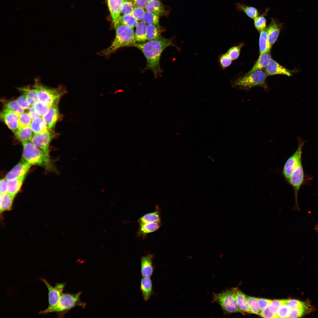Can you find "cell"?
<instances>
[{"label":"cell","mask_w":318,"mask_h":318,"mask_svg":"<svg viewBox=\"0 0 318 318\" xmlns=\"http://www.w3.org/2000/svg\"><path fill=\"white\" fill-rule=\"evenodd\" d=\"M170 46L178 48L172 39L160 37L145 43H135L132 47L138 49L143 52L147 60L146 69L152 71L156 77L162 72L160 65L161 53L166 48Z\"/></svg>","instance_id":"1"},{"label":"cell","mask_w":318,"mask_h":318,"mask_svg":"<svg viewBox=\"0 0 318 318\" xmlns=\"http://www.w3.org/2000/svg\"><path fill=\"white\" fill-rule=\"evenodd\" d=\"M115 37L110 45L100 53L102 56H108L119 48L126 46H132L135 44L133 28L121 23L115 28Z\"/></svg>","instance_id":"2"},{"label":"cell","mask_w":318,"mask_h":318,"mask_svg":"<svg viewBox=\"0 0 318 318\" xmlns=\"http://www.w3.org/2000/svg\"><path fill=\"white\" fill-rule=\"evenodd\" d=\"M24 160L30 165H37L52 170L54 167L50 156L35 146L31 141L22 143Z\"/></svg>","instance_id":"3"},{"label":"cell","mask_w":318,"mask_h":318,"mask_svg":"<svg viewBox=\"0 0 318 318\" xmlns=\"http://www.w3.org/2000/svg\"><path fill=\"white\" fill-rule=\"evenodd\" d=\"M33 87L36 91L37 101L44 102L50 107L55 101L59 100L66 90L62 85L56 88L48 87L42 84L39 77L35 78Z\"/></svg>","instance_id":"4"},{"label":"cell","mask_w":318,"mask_h":318,"mask_svg":"<svg viewBox=\"0 0 318 318\" xmlns=\"http://www.w3.org/2000/svg\"><path fill=\"white\" fill-rule=\"evenodd\" d=\"M267 76L262 69L258 70L231 80V85L233 87L238 89L248 90L255 86H260L266 90L268 88L266 83Z\"/></svg>","instance_id":"5"},{"label":"cell","mask_w":318,"mask_h":318,"mask_svg":"<svg viewBox=\"0 0 318 318\" xmlns=\"http://www.w3.org/2000/svg\"><path fill=\"white\" fill-rule=\"evenodd\" d=\"M81 292H79L76 294H71L67 293H62L59 299L55 306L51 307H47L43 311H40V314H46L51 312H56L59 316L69 310L77 305L81 304L80 297Z\"/></svg>","instance_id":"6"},{"label":"cell","mask_w":318,"mask_h":318,"mask_svg":"<svg viewBox=\"0 0 318 318\" xmlns=\"http://www.w3.org/2000/svg\"><path fill=\"white\" fill-rule=\"evenodd\" d=\"M212 302H216L221 306L225 315L241 312L236 300L233 288L225 290L218 293H214Z\"/></svg>","instance_id":"7"},{"label":"cell","mask_w":318,"mask_h":318,"mask_svg":"<svg viewBox=\"0 0 318 318\" xmlns=\"http://www.w3.org/2000/svg\"><path fill=\"white\" fill-rule=\"evenodd\" d=\"M304 174L302 162V155L297 162V165L290 178L289 183L292 187L294 193L295 204L294 209L299 210L298 203V191L304 181Z\"/></svg>","instance_id":"8"},{"label":"cell","mask_w":318,"mask_h":318,"mask_svg":"<svg viewBox=\"0 0 318 318\" xmlns=\"http://www.w3.org/2000/svg\"><path fill=\"white\" fill-rule=\"evenodd\" d=\"M52 131L48 130L42 133L34 134L31 141L38 148L48 156L49 155V146L51 140L56 136Z\"/></svg>","instance_id":"9"},{"label":"cell","mask_w":318,"mask_h":318,"mask_svg":"<svg viewBox=\"0 0 318 318\" xmlns=\"http://www.w3.org/2000/svg\"><path fill=\"white\" fill-rule=\"evenodd\" d=\"M304 144V141L299 139L297 149L293 154L286 162L283 169L282 173L285 179L289 183L290 177L294 171L300 157L302 155V149Z\"/></svg>","instance_id":"10"},{"label":"cell","mask_w":318,"mask_h":318,"mask_svg":"<svg viewBox=\"0 0 318 318\" xmlns=\"http://www.w3.org/2000/svg\"><path fill=\"white\" fill-rule=\"evenodd\" d=\"M42 281L46 285L48 291V307L56 305L58 302L66 285L65 283H56L55 286H52L45 279L42 278Z\"/></svg>","instance_id":"11"},{"label":"cell","mask_w":318,"mask_h":318,"mask_svg":"<svg viewBox=\"0 0 318 318\" xmlns=\"http://www.w3.org/2000/svg\"><path fill=\"white\" fill-rule=\"evenodd\" d=\"M19 116L14 112L4 108L0 115L1 120L14 133L19 129Z\"/></svg>","instance_id":"12"},{"label":"cell","mask_w":318,"mask_h":318,"mask_svg":"<svg viewBox=\"0 0 318 318\" xmlns=\"http://www.w3.org/2000/svg\"><path fill=\"white\" fill-rule=\"evenodd\" d=\"M59 101V100H58L54 102L49 108L47 114L43 117L49 130L52 131L60 117V115L58 107Z\"/></svg>","instance_id":"13"},{"label":"cell","mask_w":318,"mask_h":318,"mask_svg":"<svg viewBox=\"0 0 318 318\" xmlns=\"http://www.w3.org/2000/svg\"><path fill=\"white\" fill-rule=\"evenodd\" d=\"M31 166V165L24 160L16 165L6 174L5 178L9 181L26 174Z\"/></svg>","instance_id":"14"},{"label":"cell","mask_w":318,"mask_h":318,"mask_svg":"<svg viewBox=\"0 0 318 318\" xmlns=\"http://www.w3.org/2000/svg\"><path fill=\"white\" fill-rule=\"evenodd\" d=\"M124 0H107L109 9L115 28L120 23V14Z\"/></svg>","instance_id":"15"},{"label":"cell","mask_w":318,"mask_h":318,"mask_svg":"<svg viewBox=\"0 0 318 318\" xmlns=\"http://www.w3.org/2000/svg\"><path fill=\"white\" fill-rule=\"evenodd\" d=\"M264 72L267 76L275 74H282L290 77L292 75L291 71L289 70L272 59L266 68Z\"/></svg>","instance_id":"16"},{"label":"cell","mask_w":318,"mask_h":318,"mask_svg":"<svg viewBox=\"0 0 318 318\" xmlns=\"http://www.w3.org/2000/svg\"><path fill=\"white\" fill-rule=\"evenodd\" d=\"M282 26V24L277 20L271 19V22L267 27L268 41L271 47L276 40Z\"/></svg>","instance_id":"17"},{"label":"cell","mask_w":318,"mask_h":318,"mask_svg":"<svg viewBox=\"0 0 318 318\" xmlns=\"http://www.w3.org/2000/svg\"><path fill=\"white\" fill-rule=\"evenodd\" d=\"M153 256L148 254L141 258V272L143 277H150L153 271Z\"/></svg>","instance_id":"18"},{"label":"cell","mask_w":318,"mask_h":318,"mask_svg":"<svg viewBox=\"0 0 318 318\" xmlns=\"http://www.w3.org/2000/svg\"><path fill=\"white\" fill-rule=\"evenodd\" d=\"M162 224L161 222H154L140 225L136 232V236L144 239L148 234L158 230Z\"/></svg>","instance_id":"19"},{"label":"cell","mask_w":318,"mask_h":318,"mask_svg":"<svg viewBox=\"0 0 318 318\" xmlns=\"http://www.w3.org/2000/svg\"><path fill=\"white\" fill-rule=\"evenodd\" d=\"M236 302L241 313H252L250 309L246 298V296L238 288H233Z\"/></svg>","instance_id":"20"},{"label":"cell","mask_w":318,"mask_h":318,"mask_svg":"<svg viewBox=\"0 0 318 318\" xmlns=\"http://www.w3.org/2000/svg\"><path fill=\"white\" fill-rule=\"evenodd\" d=\"M160 213V208L157 205L154 211L145 214L138 220L137 222L139 225L154 222H161Z\"/></svg>","instance_id":"21"},{"label":"cell","mask_w":318,"mask_h":318,"mask_svg":"<svg viewBox=\"0 0 318 318\" xmlns=\"http://www.w3.org/2000/svg\"><path fill=\"white\" fill-rule=\"evenodd\" d=\"M272 59L271 50L260 55L256 63L252 69L246 74H249L256 70L266 68Z\"/></svg>","instance_id":"22"},{"label":"cell","mask_w":318,"mask_h":318,"mask_svg":"<svg viewBox=\"0 0 318 318\" xmlns=\"http://www.w3.org/2000/svg\"><path fill=\"white\" fill-rule=\"evenodd\" d=\"M140 289L144 300H148L153 293L152 284L150 277H143L140 281Z\"/></svg>","instance_id":"23"},{"label":"cell","mask_w":318,"mask_h":318,"mask_svg":"<svg viewBox=\"0 0 318 318\" xmlns=\"http://www.w3.org/2000/svg\"><path fill=\"white\" fill-rule=\"evenodd\" d=\"M146 11L150 12L159 16L165 14V9L159 0H149L145 8Z\"/></svg>","instance_id":"24"},{"label":"cell","mask_w":318,"mask_h":318,"mask_svg":"<svg viewBox=\"0 0 318 318\" xmlns=\"http://www.w3.org/2000/svg\"><path fill=\"white\" fill-rule=\"evenodd\" d=\"M30 127L34 134L43 133L48 130L43 117L39 116L32 119Z\"/></svg>","instance_id":"25"},{"label":"cell","mask_w":318,"mask_h":318,"mask_svg":"<svg viewBox=\"0 0 318 318\" xmlns=\"http://www.w3.org/2000/svg\"><path fill=\"white\" fill-rule=\"evenodd\" d=\"M26 174L8 181V193L14 196L19 191Z\"/></svg>","instance_id":"26"},{"label":"cell","mask_w":318,"mask_h":318,"mask_svg":"<svg viewBox=\"0 0 318 318\" xmlns=\"http://www.w3.org/2000/svg\"><path fill=\"white\" fill-rule=\"evenodd\" d=\"M260 34L259 49L261 55L270 50L271 47L268 41L267 27Z\"/></svg>","instance_id":"27"},{"label":"cell","mask_w":318,"mask_h":318,"mask_svg":"<svg viewBox=\"0 0 318 318\" xmlns=\"http://www.w3.org/2000/svg\"><path fill=\"white\" fill-rule=\"evenodd\" d=\"M30 126L19 128L14 133L16 138L21 142L30 141L32 137Z\"/></svg>","instance_id":"28"},{"label":"cell","mask_w":318,"mask_h":318,"mask_svg":"<svg viewBox=\"0 0 318 318\" xmlns=\"http://www.w3.org/2000/svg\"><path fill=\"white\" fill-rule=\"evenodd\" d=\"M236 7L238 11L244 12L248 16L254 20L259 16V11L254 7L247 6L242 3H237Z\"/></svg>","instance_id":"29"},{"label":"cell","mask_w":318,"mask_h":318,"mask_svg":"<svg viewBox=\"0 0 318 318\" xmlns=\"http://www.w3.org/2000/svg\"><path fill=\"white\" fill-rule=\"evenodd\" d=\"M14 197V196L8 193L4 194H0L1 212H3L11 209Z\"/></svg>","instance_id":"30"},{"label":"cell","mask_w":318,"mask_h":318,"mask_svg":"<svg viewBox=\"0 0 318 318\" xmlns=\"http://www.w3.org/2000/svg\"><path fill=\"white\" fill-rule=\"evenodd\" d=\"M147 24L143 21L138 22L135 33L136 42H143L146 40Z\"/></svg>","instance_id":"31"},{"label":"cell","mask_w":318,"mask_h":318,"mask_svg":"<svg viewBox=\"0 0 318 318\" xmlns=\"http://www.w3.org/2000/svg\"><path fill=\"white\" fill-rule=\"evenodd\" d=\"M17 88L26 97L31 106H33L37 101L36 98V90L33 86L32 88H31L29 86L18 87Z\"/></svg>","instance_id":"32"},{"label":"cell","mask_w":318,"mask_h":318,"mask_svg":"<svg viewBox=\"0 0 318 318\" xmlns=\"http://www.w3.org/2000/svg\"><path fill=\"white\" fill-rule=\"evenodd\" d=\"M161 34L160 26L153 24H148L147 26L146 33L147 40L149 41L158 38L160 37Z\"/></svg>","instance_id":"33"},{"label":"cell","mask_w":318,"mask_h":318,"mask_svg":"<svg viewBox=\"0 0 318 318\" xmlns=\"http://www.w3.org/2000/svg\"><path fill=\"white\" fill-rule=\"evenodd\" d=\"M284 303L290 308H302L311 306L308 302H302L295 299H284Z\"/></svg>","instance_id":"34"},{"label":"cell","mask_w":318,"mask_h":318,"mask_svg":"<svg viewBox=\"0 0 318 318\" xmlns=\"http://www.w3.org/2000/svg\"><path fill=\"white\" fill-rule=\"evenodd\" d=\"M32 106L36 114L42 117L47 114L50 108L45 103L38 101H37Z\"/></svg>","instance_id":"35"},{"label":"cell","mask_w":318,"mask_h":318,"mask_svg":"<svg viewBox=\"0 0 318 318\" xmlns=\"http://www.w3.org/2000/svg\"><path fill=\"white\" fill-rule=\"evenodd\" d=\"M143 21L148 24H153L160 27L159 24V16L151 12L145 11Z\"/></svg>","instance_id":"36"},{"label":"cell","mask_w":318,"mask_h":318,"mask_svg":"<svg viewBox=\"0 0 318 318\" xmlns=\"http://www.w3.org/2000/svg\"><path fill=\"white\" fill-rule=\"evenodd\" d=\"M4 108L11 111L19 116L24 113V109L19 105L16 100L11 101L4 103Z\"/></svg>","instance_id":"37"},{"label":"cell","mask_w":318,"mask_h":318,"mask_svg":"<svg viewBox=\"0 0 318 318\" xmlns=\"http://www.w3.org/2000/svg\"><path fill=\"white\" fill-rule=\"evenodd\" d=\"M137 20L132 14L123 15L120 16V23L134 28L136 26L138 23Z\"/></svg>","instance_id":"38"},{"label":"cell","mask_w":318,"mask_h":318,"mask_svg":"<svg viewBox=\"0 0 318 318\" xmlns=\"http://www.w3.org/2000/svg\"><path fill=\"white\" fill-rule=\"evenodd\" d=\"M267 10H266L265 13L258 16L254 20V26L259 33L266 27V20L265 15L267 14Z\"/></svg>","instance_id":"39"},{"label":"cell","mask_w":318,"mask_h":318,"mask_svg":"<svg viewBox=\"0 0 318 318\" xmlns=\"http://www.w3.org/2000/svg\"><path fill=\"white\" fill-rule=\"evenodd\" d=\"M249 307L252 313L259 315L261 311L258 304V298L246 296Z\"/></svg>","instance_id":"40"},{"label":"cell","mask_w":318,"mask_h":318,"mask_svg":"<svg viewBox=\"0 0 318 318\" xmlns=\"http://www.w3.org/2000/svg\"><path fill=\"white\" fill-rule=\"evenodd\" d=\"M232 60L226 53L221 54L218 57V62L219 66L223 70L231 64Z\"/></svg>","instance_id":"41"},{"label":"cell","mask_w":318,"mask_h":318,"mask_svg":"<svg viewBox=\"0 0 318 318\" xmlns=\"http://www.w3.org/2000/svg\"><path fill=\"white\" fill-rule=\"evenodd\" d=\"M32 119L28 113H24L19 116V129L30 126Z\"/></svg>","instance_id":"42"},{"label":"cell","mask_w":318,"mask_h":318,"mask_svg":"<svg viewBox=\"0 0 318 318\" xmlns=\"http://www.w3.org/2000/svg\"><path fill=\"white\" fill-rule=\"evenodd\" d=\"M243 44H241L238 45L231 47L226 52L232 60L236 59L239 57L241 48Z\"/></svg>","instance_id":"43"},{"label":"cell","mask_w":318,"mask_h":318,"mask_svg":"<svg viewBox=\"0 0 318 318\" xmlns=\"http://www.w3.org/2000/svg\"><path fill=\"white\" fill-rule=\"evenodd\" d=\"M290 310V308L283 301V303L279 308L276 314L277 318H287Z\"/></svg>","instance_id":"44"},{"label":"cell","mask_w":318,"mask_h":318,"mask_svg":"<svg viewBox=\"0 0 318 318\" xmlns=\"http://www.w3.org/2000/svg\"><path fill=\"white\" fill-rule=\"evenodd\" d=\"M133 6L131 1L128 0H124L121 8V13L123 15L132 14L134 9Z\"/></svg>","instance_id":"45"},{"label":"cell","mask_w":318,"mask_h":318,"mask_svg":"<svg viewBox=\"0 0 318 318\" xmlns=\"http://www.w3.org/2000/svg\"><path fill=\"white\" fill-rule=\"evenodd\" d=\"M283 303V300H271L268 308L271 313L276 314L279 308Z\"/></svg>","instance_id":"46"},{"label":"cell","mask_w":318,"mask_h":318,"mask_svg":"<svg viewBox=\"0 0 318 318\" xmlns=\"http://www.w3.org/2000/svg\"><path fill=\"white\" fill-rule=\"evenodd\" d=\"M16 100L19 105L24 110L28 109L30 107V104L24 95L20 96Z\"/></svg>","instance_id":"47"},{"label":"cell","mask_w":318,"mask_h":318,"mask_svg":"<svg viewBox=\"0 0 318 318\" xmlns=\"http://www.w3.org/2000/svg\"><path fill=\"white\" fill-rule=\"evenodd\" d=\"M145 12L144 8L135 7L132 15L137 20L140 21L143 20Z\"/></svg>","instance_id":"48"},{"label":"cell","mask_w":318,"mask_h":318,"mask_svg":"<svg viewBox=\"0 0 318 318\" xmlns=\"http://www.w3.org/2000/svg\"><path fill=\"white\" fill-rule=\"evenodd\" d=\"M271 300L265 299L258 298V304L259 309L262 311L267 308Z\"/></svg>","instance_id":"49"},{"label":"cell","mask_w":318,"mask_h":318,"mask_svg":"<svg viewBox=\"0 0 318 318\" xmlns=\"http://www.w3.org/2000/svg\"><path fill=\"white\" fill-rule=\"evenodd\" d=\"M8 181L5 178L0 181V194H4L8 193Z\"/></svg>","instance_id":"50"},{"label":"cell","mask_w":318,"mask_h":318,"mask_svg":"<svg viewBox=\"0 0 318 318\" xmlns=\"http://www.w3.org/2000/svg\"><path fill=\"white\" fill-rule=\"evenodd\" d=\"M259 315L264 318H277L276 314L271 313L268 307L262 310Z\"/></svg>","instance_id":"51"},{"label":"cell","mask_w":318,"mask_h":318,"mask_svg":"<svg viewBox=\"0 0 318 318\" xmlns=\"http://www.w3.org/2000/svg\"><path fill=\"white\" fill-rule=\"evenodd\" d=\"M149 0H133V5L135 7L144 9Z\"/></svg>","instance_id":"52"},{"label":"cell","mask_w":318,"mask_h":318,"mask_svg":"<svg viewBox=\"0 0 318 318\" xmlns=\"http://www.w3.org/2000/svg\"><path fill=\"white\" fill-rule=\"evenodd\" d=\"M28 113L31 116L32 119L38 116L35 112L32 106L30 107L28 109Z\"/></svg>","instance_id":"53"},{"label":"cell","mask_w":318,"mask_h":318,"mask_svg":"<svg viewBox=\"0 0 318 318\" xmlns=\"http://www.w3.org/2000/svg\"><path fill=\"white\" fill-rule=\"evenodd\" d=\"M315 230L318 232V223H317L315 227Z\"/></svg>","instance_id":"54"}]
</instances>
